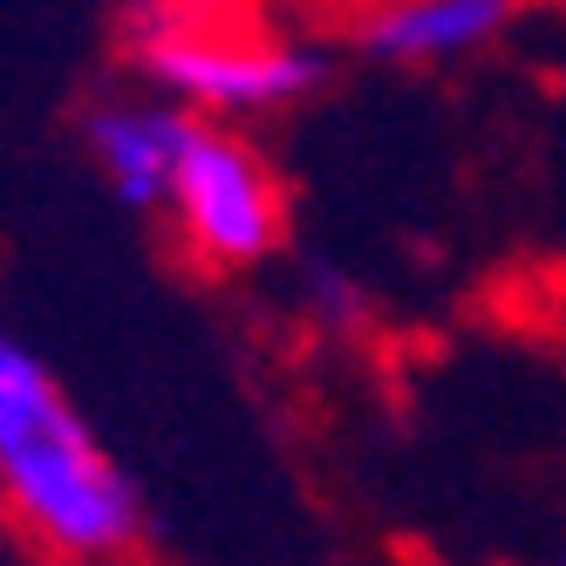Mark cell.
Returning <instances> with one entry per match:
<instances>
[{
    "instance_id": "6da1fadb",
    "label": "cell",
    "mask_w": 566,
    "mask_h": 566,
    "mask_svg": "<svg viewBox=\"0 0 566 566\" xmlns=\"http://www.w3.org/2000/svg\"><path fill=\"white\" fill-rule=\"evenodd\" d=\"M0 505L55 553V566H137L144 499L109 443L75 410L62 376L0 328Z\"/></svg>"
},
{
    "instance_id": "7a4b0ae2",
    "label": "cell",
    "mask_w": 566,
    "mask_h": 566,
    "mask_svg": "<svg viewBox=\"0 0 566 566\" xmlns=\"http://www.w3.org/2000/svg\"><path fill=\"white\" fill-rule=\"evenodd\" d=\"M137 69L157 96L191 116H273L328 83V55L294 34H260L239 14H212L206 0H150L130 28Z\"/></svg>"
},
{
    "instance_id": "3957f363",
    "label": "cell",
    "mask_w": 566,
    "mask_h": 566,
    "mask_svg": "<svg viewBox=\"0 0 566 566\" xmlns=\"http://www.w3.org/2000/svg\"><path fill=\"white\" fill-rule=\"evenodd\" d=\"M165 219L178 232L185 260L206 273L266 266L280 232H287L273 165L232 124H219V116H191L171 191H165Z\"/></svg>"
},
{
    "instance_id": "277c9868",
    "label": "cell",
    "mask_w": 566,
    "mask_h": 566,
    "mask_svg": "<svg viewBox=\"0 0 566 566\" xmlns=\"http://www.w3.org/2000/svg\"><path fill=\"white\" fill-rule=\"evenodd\" d=\"M185 130H191V109H178L171 96H157V90L109 96V103L90 109V124H83L103 185L124 198L130 212H165Z\"/></svg>"
},
{
    "instance_id": "5b68a950",
    "label": "cell",
    "mask_w": 566,
    "mask_h": 566,
    "mask_svg": "<svg viewBox=\"0 0 566 566\" xmlns=\"http://www.w3.org/2000/svg\"><path fill=\"white\" fill-rule=\"evenodd\" d=\"M512 14L518 0H382L361 21V49L389 69H443L492 49Z\"/></svg>"
},
{
    "instance_id": "8992f818",
    "label": "cell",
    "mask_w": 566,
    "mask_h": 566,
    "mask_svg": "<svg viewBox=\"0 0 566 566\" xmlns=\"http://www.w3.org/2000/svg\"><path fill=\"white\" fill-rule=\"evenodd\" d=\"M307 307H314L321 321H335V328H355L369 301H361V287H355L348 273H314V280H307Z\"/></svg>"
},
{
    "instance_id": "52a82bcc",
    "label": "cell",
    "mask_w": 566,
    "mask_h": 566,
    "mask_svg": "<svg viewBox=\"0 0 566 566\" xmlns=\"http://www.w3.org/2000/svg\"><path fill=\"white\" fill-rule=\"evenodd\" d=\"M0 566H55V553L34 539L8 505H0Z\"/></svg>"
}]
</instances>
